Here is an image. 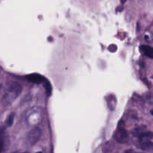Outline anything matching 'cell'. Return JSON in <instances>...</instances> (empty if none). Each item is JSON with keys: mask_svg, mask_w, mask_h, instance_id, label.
Returning <instances> with one entry per match:
<instances>
[{"mask_svg": "<svg viewBox=\"0 0 153 153\" xmlns=\"http://www.w3.org/2000/svg\"><path fill=\"white\" fill-rule=\"evenodd\" d=\"M44 84H45V87H46V93H47L48 95L50 96L51 92H52V88H51L50 84V82H48V81H46V80H45Z\"/></svg>", "mask_w": 153, "mask_h": 153, "instance_id": "30bf717a", "label": "cell"}, {"mask_svg": "<svg viewBox=\"0 0 153 153\" xmlns=\"http://www.w3.org/2000/svg\"><path fill=\"white\" fill-rule=\"evenodd\" d=\"M14 116H15V114L12 113L10 114L8 116V117L7 118L5 123H6V125H7L8 126H12V124H13L14 123Z\"/></svg>", "mask_w": 153, "mask_h": 153, "instance_id": "9c48e42d", "label": "cell"}, {"mask_svg": "<svg viewBox=\"0 0 153 153\" xmlns=\"http://www.w3.org/2000/svg\"><path fill=\"white\" fill-rule=\"evenodd\" d=\"M26 78L27 80L34 84H40L45 82L44 77L38 73H32V74L27 75Z\"/></svg>", "mask_w": 153, "mask_h": 153, "instance_id": "277c9868", "label": "cell"}, {"mask_svg": "<svg viewBox=\"0 0 153 153\" xmlns=\"http://www.w3.org/2000/svg\"><path fill=\"white\" fill-rule=\"evenodd\" d=\"M141 51L146 56L150 58H153V48L147 45H142L140 47Z\"/></svg>", "mask_w": 153, "mask_h": 153, "instance_id": "52a82bcc", "label": "cell"}, {"mask_svg": "<svg viewBox=\"0 0 153 153\" xmlns=\"http://www.w3.org/2000/svg\"><path fill=\"white\" fill-rule=\"evenodd\" d=\"M140 138V140H151L153 137V133L151 131H142V132L136 133V135Z\"/></svg>", "mask_w": 153, "mask_h": 153, "instance_id": "8992f818", "label": "cell"}, {"mask_svg": "<svg viewBox=\"0 0 153 153\" xmlns=\"http://www.w3.org/2000/svg\"><path fill=\"white\" fill-rule=\"evenodd\" d=\"M115 139L120 143H127L128 140V134L124 128H118L115 133Z\"/></svg>", "mask_w": 153, "mask_h": 153, "instance_id": "3957f363", "label": "cell"}, {"mask_svg": "<svg viewBox=\"0 0 153 153\" xmlns=\"http://www.w3.org/2000/svg\"><path fill=\"white\" fill-rule=\"evenodd\" d=\"M140 149L142 150H151L153 149V143L150 141V140H140V143L138 145Z\"/></svg>", "mask_w": 153, "mask_h": 153, "instance_id": "5b68a950", "label": "cell"}, {"mask_svg": "<svg viewBox=\"0 0 153 153\" xmlns=\"http://www.w3.org/2000/svg\"><path fill=\"white\" fill-rule=\"evenodd\" d=\"M151 114L152 115V116H153V109H152V110L151 111Z\"/></svg>", "mask_w": 153, "mask_h": 153, "instance_id": "7c38bea8", "label": "cell"}, {"mask_svg": "<svg viewBox=\"0 0 153 153\" xmlns=\"http://www.w3.org/2000/svg\"><path fill=\"white\" fill-rule=\"evenodd\" d=\"M22 88L19 83L16 82H9L6 85L5 91L3 94L2 101L4 105H10L20 95Z\"/></svg>", "mask_w": 153, "mask_h": 153, "instance_id": "6da1fadb", "label": "cell"}, {"mask_svg": "<svg viewBox=\"0 0 153 153\" xmlns=\"http://www.w3.org/2000/svg\"><path fill=\"white\" fill-rule=\"evenodd\" d=\"M41 134L42 131L40 128H38V127L32 128L28 133L26 137V144L27 145V146L31 147V146H34L40 140Z\"/></svg>", "mask_w": 153, "mask_h": 153, "instance_id": "7a4b0ae2", "label": "cell"}, {"mask_svg": "<svg viewBox=\"0 0 153 153\" xmlns=\"http://www.w3.org/2000/svg\"><path fill=\"white\" fill-rule=\"evenodd\" d=\"M5 143V134L2 128H0V152L3 150Z\"/></svg>", "mask_w": 153, "mask_h": 153, "instance_id": "ba28073f", "label": "cell"}, {"mask_svg": "<svg viewBox=\"0 0 153 153\" xmlns=\"http://www.w3.org/2000/svg\"><path fill=\"white\" fill-rule=\"evenodd\" d=\"M1 88H2V85H0V91H1Z\"/></svg>", "mask_w": 153, "mask_h": 153, "instance_id": "4fadbf2b", "label": "cell"}, {"mask_svg": "<svg viewBox=\"0 0 153 153\" xmlns=\"http://www.w3.org/2000/svg\"><path fill=\"white\" fill-rule=\"evenodd\" d=\"M109 49L110 52H116V50L117 49V46H116V45H110V46L109 47Z\"/></svg>", "mask_w": 153, "mask_h": 153, "instance_id": "8fae6325", "label": "cell"}]
</instances>
